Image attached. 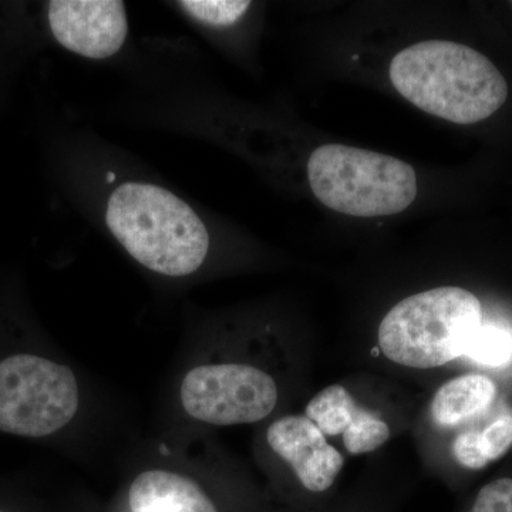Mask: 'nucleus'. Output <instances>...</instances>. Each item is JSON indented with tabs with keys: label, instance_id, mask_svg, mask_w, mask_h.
<instances>
[{
	"label": "nucleus",
	"instance_id": "obj_18",
	"mask_svg": "<svg viewBox=\"0 0 512 512\" xmlns=\"http://www.w3.org/2000/svg\"><path fill=\"white\" fill-rule=\"evenodd\" d=\"M0 512H5V511H0Z\"/></svg>",
	"mask_w": 512,
	"mask_h": 512
},
{
	"label": "nucleus",
	"instance_id": "obj_6",
	"mask_svg": "<svg viewBox=\"0 0 512 512\" xmlns=\"http://www.w3.org/2000/svg\"><path fill=\"white\" fill-rule=\"evenodd\" d=\"M278 396L268 373L242 363L198 366L181 383V403L188 416L214 426L264 420L274 412Z\"/></svg>",
	"mask_w": 512,
	"mask_h": 512
},
{
	"label": "nucleus",
	"instance_id": "obj_12",
	"mask_svg": "<svg viewBox=\"0 0 512 512\" xmlns=\"http://www.w3.org/2000/svg\"><path fill=\"white\" fill-rule=\"evenodd\" d=\"M171 9L183 16L192 28L205 32H220L237 26L251 10V2H220V0H183L171 2Z\"/></svg>",
	"mask_w": 512,
	"mask_h": 512
},
{
	"label": "nucleus",
	"instance_id": "obj_9",
	"mask_svg": "<svg viewBox=\"0 0 512 512\" xmlns=\"http://www.w3.org/2000/svg\"><path fill=\"white\" fill-rule=\"evenodd\" d=\"M305 416L326 437H342L343 447L353 456L372 453L390 440V426L356 402L342 384H330L309 400Z\"/></svg>",
	"mask_w": 512,
	"mask_h": 512
},
{
	"label": "nucleus",
	"instance_id": "obj_13",
	"mask_svg": "<svg viewBox=\"0 0 512 512\" xmlns=\"http://www.w3.org/2000/svg\"><path fill=\"white\" fill-rule=\"evenodd\" d=\"M466 357L488 367L512 362V332L500 325H481L468 346Z\"/></svg>",
	"mask_w": 512,
	"mask_h": 512
},
{
	"label": "nucleus",
	"instance_id": "obj_8",
	"mask_svg": "<svg viewBox=\"0 0 512 512\" xmlns=\"http://www.w3.org/2000/svg\"><path fill=\"white\" fill-rule=\"evenodd\" d=\"M269 447L291 466L306 491L322 494L338 480L345 458L311 419L286 416L274 421L266 433Z\"/></svg>",
	"mask_w": 512,
	"mask_h": 512
},
{
	"label": "nucleus",
	"instance_id": "obj_1",
	"mask_svg": "<svg viewBox=\"0 0 512 512\" xmlns=\"http://www.w3.org/2000/svg\"><path fill=\"white\" fill-rule=\"evenodd\" d=\"M59 156L73 197L134 261L168 278L204 266L212 235L190 201L97 141H66Z\"/></svg>",
	"mask_w": 512,
	"mask_h": 512
},
{
	"label": "nucleus",
	"instance_id": "obj_10",
	"mask_svg": "<svg viewBox=\"0 0 512 512\" xmlns=\"http://www.w3.org/2000/svg\"><path fill=\"white\" fill-rule=\"evenodd\" d=\"M128 503L133 512H218L195 481L164 470L141 473L131 484Z\"/></svg>",
	"mask_w": 512,
	"mask_h": 512
},
{
	"label": "nucleus",
	"instance_id": "obj_19",
	"mask_svg": "<svg viewBox=\"0 0 512 512\" xmlns=\"http://www.w3.org/2000/svg\"><path fill=\"white\" fill-rule=\"evenodd\" d=\"M511 6H512V2H511Z\"/></svg>",
	"mask_w": 512,
	"mask_h": 512
},
{
	"label": "nucleus",
	"instance_id": "obj_5",
	"mask_svg": "<svg viewBox=\"0 0 512 512\" xmlns=\"http://www.w3.org/2000/svg\"><path fill=\"white\" fill-rule=\"evenodd\" d=\"M79 409L72 370L35 353L0 359V433L45 439L66 427Z\"/></svg>",
	"mask_w": 512,
	"mask_h": 512
},
{
	"label": "nucleus",
	"instance_id": "obj_4",
	"mask_svg": "<svg viewBox=\"0 0 512 512\" xmlns=\"http://www.w3.org/2000/svg\"><path fill=\"white\" fill-rule=\"evenodd\" d=\"M308 181L329 210L359 218L399 214L413 204L419 190L412 165L342 144H325L313 151Z\"/></svg>",
	"mask_w": 512,
	"mask_h": 512
},
{
	"label": "nucleus",
	"instance_id": "obj_7",
	"mask_svg": "<svg viewBox=\"0 0 512 512\" xmlns=\"http://www.w3.org/2000/svg\"><path fill=\"white\" fill-rule=\"evenodd\" d=\"M36 25L43 39L93 62H107L119 56L130 36L126 5L116 0L42 3Z\"/></svg>",
	"mask_w": 512,
	"mask_h": 512
},
{
	"label": "nucleus",
	"instance_id": "obj_17",
	"mask_svg": "<svg viewBox=\"0 0 512 512\" xmlns=\"http://www.w3.org/2000/svg\"><path fill=\"white\" fill-rule=\"evenodd\" d=\"M18 36L15 30L5 29L0 33V96H2L3 87L6 86V80L9 77V66L13 60H9V55H13V49L16 46L22 45L23 42H13V39Z\"/></svg>",
	"mask_w": 512,
	"mask_h": 512
},
{
	"label": "nucleus",
	"instance_id": "obj_14",
	"mask_svg": "<svg viewBox=\"0 0 512 512\" xmlns=\"http://www.w3.org/2000/svg\"><path fill=\"white\" fill-rule=\"evenodd\" d=\"M478 441L488 463L500 460L512 447V414L498 417L487 429L478 431Z\"/></svg>",
	"mask_w": 512,
	"mask_h": 512
},
{
	"label": "nucleus",
	"instance_id": "obj_11",
	"mask_svg": "<svg viewBox=\"0 0 512 512\" xmlns=\"http://www.w3.org/2000/svg\"><path fill=\"white\" fill-rule=\"evenodd\" d=\"M497 386L490 377L470 373L448 380L430 404L433 423L451 429L485 412L494 403Z\"/></svg>",
	"mask_w": 512,
	"mask_h": 512
},
{
	"label": "nucleus",
	"instance_id": "obj_3",
	"mask_svg": "<svg viewBox=\"0 0 512 512\" xmlns=\"http://www.w3.org/2000/svg\"><path fill=\"white\" fill-rule=\"evenodd\" d=\"M481 325L483 306L473 292L441 286L396 303L380 322L377 343L396 365L436 369L466 356Z\"/></svg>",
	"mask_w": 512,
	"mask_h": 512
},
{
	"label": "nucleus",
	"instance_id": "obj_15",
	"mask_svg": "<svg viewBox=\"0 0 512 512\" xmlns=\"http://www.w3.org/2000/svg\"><path fill=\"white\" fill-rule=\"evenodd\" d=\"M470 512H512V478H498L484 485Z\"/></svg>",
	"mask_w": 512,
	"mask_h": 512
},
{
	"label": "nucleus",
	"instance_id": "obj_16",
	"mask_svg": "<svg viewBox=\"0 0 512 512\" xmlns=\"http://www.w3.org/2000/svg\"><path fill=\"white\" fill-rule=\"evenodd\" d=\"M451 450H453V456L457 463L470 468V470H481L490 464L485 460L483 451H481L477 430L463 431L458 434L453 441Z\"/></svg>",
	"mask_w": 512,
	"mask_h": 512
},
{
	"label": "nucleus",
	"instance_id": "obj_2",
	"mask_svg": "<svg viewBox=\"0 0 512 512\" xmlns=\"http://www.w3.org/2000/svg\"><path fill=\"white\" fill-rule=\"evenodd\" d=\"M389 76L404 99L450 123L488 119L508 97V84L490 59L448 40H427L397 53Z\"/></svg>",
	"mask_w": 512,
	"mask_h": 512
}]
</instances>
